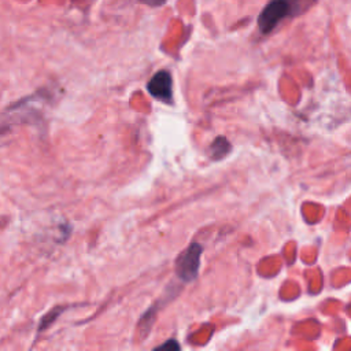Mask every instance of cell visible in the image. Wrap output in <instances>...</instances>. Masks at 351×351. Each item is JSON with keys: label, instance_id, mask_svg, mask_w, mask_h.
Listing matches in <instances>:
<instances>
[{"label": "cell", "instance_id": "6da1fadb", "mask_svg": "<svg viewBox=\"0 0 351 351\" xmlns=\"http://www.w3.org/2000/svg\"><path fill=\"white\" fill-rule=\"evenodd\" d=\"M308 7V0H270L258 15L262 34L271 33L285 18L296 16Z\"/></svg>", "mask_w": 351, "mask_h": 351}, {"label": "cell", "instance_id": "7a4b0ae2", "mask_svg": "<svg viewBox=\"0 0 351 351\" xmlns=\"http://www.w3.org/2000/svg\"><path fill=\"white\" fill-rule=\"evenodd\" d=\"M202 251H203V248L199 243H192L176 259V274L184 282L193 281L197 277Z\"/></svg>", "mask_w": 351, "mask_h": 351}, {"label": "cell", "instance_id": "3957f363", "mask_svg": "<svg viewBox=\"0 0 351 351\" xmlns=\"http://www.w3.org/2000/svg\"><path fill=\"white\" fill-rule=\"evenodd\" d=\"M148 92L158 100L171 101L173 99V78L167 70L155 73L147 84Z\"/></svg>", "mask_w": 351, "mask_h": 351}, {"label": "cell", "instance_id": "277c9868", "mask_svg": "<svg viewBox=\"0 0 351 351\" xmlns=\"http://www.w3.org/2000/svg\"><path fill=\"white\" fill-rule=\"evenodd\" d=\"M230 144L225 137H217L210 145V155L213 159H221L230 151Z\"/></svg>", "mask_w": 351, "mask_h": 351}, {"label": "cell", "instance_id": "5b68a950", "mask_svg": "<svg viewBox=\"0 0 351 351\" xmlns=\"http://www.w3.org/2000/svg\"><path fill=\"white\" fill-rule=\"evenodd\" d=\"M140 3L145 4V5H149V7H160L163 5L167 0H138Z\"/></svg>", "mask_w": 351, "mask_h": 351}, {"label": "cell", "instance_id": "8992f818", "mask_svg": "<svg viewBox=\"0 0 351 351\" xmlns=\"http://www.w3.org/2000/svg\"><path fill=\"white\" fill-rule=\"evenodd\" d=\"M158 348H173V350H180V346L177 344V341L176 340H169L167 343H165V344H162V346H159Z\"/></svg>", "mask_w": 351, "mask_h": 351}]
</instances>
